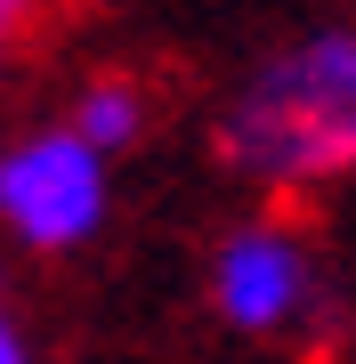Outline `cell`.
Here are the masks:
<instances>
[{"mask_svg":"<svg viewBox=\"0 0 356 364\" xmlns=\"http://www.w3.org/2000/svg\"><path fill=\"white\" fill-rule=\"evenodd\" d=\"M211 154L267 203L356 178V25H308L259 49L211 114Z\"/></svg>","mask_w":356,"mask_h":364,"instance_id":"obj_1","label":"cell"},{"mask_svg":"<svg viewBox=\"0 0 356 364\" xmlns=\"http://www.w3.org/2000/svg\"><path fill=\"white\" fill-rule=\"evenodd\" d=\"M203 299H211L219 332L259 340V348H324L348 324L316 235L300 219H284V210H251V219L211 235Z\"/></svg>","mask_w":356,"mask_h":364,"instance_id":"obj_2","label":"cell"},{"mask_svg":"<svg viewBox=\"0 0 356 364\" xmlns=\"http://www.w3.org/2000/svg\"><path fill=\"white\" fill-rule=\"evenodd\" d=\"M114 219V154L57 122H25L0 138V235L33 259H73Z\"/></svg>","mask_w":356,"mask_h":364,"instance_id":"obj_3","label":"cell"},{"mask_svg":"<svg viewBox=\"0 0 356 364\" xmlns=\"http://www.w3.org/2000/svg\"><path fill=\"white\" fill-rule=\"evenodd\" d=\"M65 122L97 146V154H114V162H122L146 130H154V90H146L138 73H122V65L81 73V81H73V97H65Z\"/></svg>","mask_w":356,"mask_h":364,"instance_id":"obj_4","label":"cell"},{"mask_svg":"<svg viewBox=\"0 0 356 364\" xmlns=\"http://www.w3.org/2000/svg\"><path fill=\"white\" fill-rule=\"evenodd\" d=\"M41 16H49V0H0V90H9V73L25 65V49H33Z\"/></svg>","mask_w":356,"mask_h":364,"instance_id":"obj_5","label":"cell"},{"mask_svg":"<svg viewBox=\"0 0 356 364\" xmlns=\"http://www.w3.org/2000/svg\"><path fill=\"white\" fill-rule=\"evenodd\" d=\"M0 364H41V348H33V324L16 316V299L0 291Z\"/></svg>","mask_w":356,"mask_h":364,"instance_id":"obj_6","label":"cell"}]
</instances>
